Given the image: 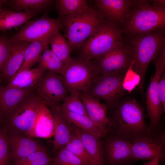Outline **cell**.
<instances>
[{
    "label": "cell",
    "mask_w": 165,
    "mask_h": 165,
    "mask_svg": "<svg viewBox=\"0 0 165 165\" xmlns=\"http://www.w3.org/2000/svg\"><path fill=\"white\" fill-rule=\"evenodd\" d=\"M7 0H0V13L3 9L2 6L4 4L6 3Z\"/></svg>",
    "instance_id": "cell-41"
},
{
    "label": "cell",
    "mask_w": 165,
    "mask_h": 165,
    "mask_svg": "<svg viewBox=\"0 0 165 165\" xmlns=\"http://www.w3.org/2000/svg\"><path fill=\"white\" fill-rule=\"evenodd\" d=\"M6 134L11 158L13 161L44 148L32 137L18 133Z\"/></svg>",
    "instance_id": "cell-16"
},
{
    "label": "cell",
    "mask_w": 165,
    "mask_h": 165,
    "mask_svg": "<svg viewBox=\"0 0 165 165\" xmlns=\"http://www.w3.org/2000/svg\"><path fill=\"white\" fill-rule=\"evenodd\" d=\"M53 161V165H86L65 147L58 151Z\"/></svg>",
    "instance_id": "cell-34"
},
{
    "label": "cell",
    "mask_w": 165,
    "mask_h": 165,
    "mask_svg": "<svg viewBox=\"0 0 165 165\" xmlns=\"http://www.w3.org/2000/svg\"><path fill=\"white\" fill-rule=\"evenodd\" d=\"M33 89H22L0 85V116L2 119Z\"/></svg>",
    "instance_id": "cell-22"
},
{
    "label": "cell",
    "mask_w": 165,
    "mask_h": 165,
    "mask_svg": "<svg viewBox=\"0 0 165 165\" xmlns=\"http://www.w3.org/2000/svg\"><path fill=\"white\" fill-rule=\"evenodd\" d=\"M60 105L49 108L54 118L55 124L52 151L56 152L65 147L69 142L73 132L69 123L62 116L60 110Z\"/></svg>",
    "instance_id": "cell-21"
},
{
    "label": "cell",
    "mask_w": 165,
    "mask_h": 165,
    "mask_svg": "<svg viewBox=\"0 0 165 165\" xmlns=\"http://www.w3.org/2000/svg\"><path fill=\"white\" fill-rule=\"evenodd\" d=\"M59 17L64 31V36L67 39L71 51L80 48L85 40L104 20L96 9L91 7Z\"/></svg>",
    "instance_id": "cell-4"
},
{
    "label": "cell",
    "mask_w": 165,
    "mask_h": 165,
    "mask_svg": "<svg viewBox=\"0 0 165 165\" xmlns=\"http://www.w3.org/2000/svg\"><path fill=\"white\" fill-rule=\"evenodd\" d=\"M9 37L5 35H0V74L7 58Z\"/></svg>",
    "instance_id": "cell-36"
},
{
    "label": "cell",
    "mask_w": 165,
    "mask_h": 165,
    "mask_svg": "<svg viewBox=\"0 0 165 165\" xmlns=\"http://www.w3.org/2000/svg\"><path fill=\"white\" fill-rule=\"evenodd\" d=\"M30 42L24 40L9 41L7 58L0 78L10 80L17 72L22 64L25 50Z\"/></svg>",
    "instance_id": "cell-18"
},
{
    "label": "cell",
    "mask_w": 165,
    "mask_h": 165,
    "mask_svg": "<svg viewBox=\"0 0 165 165\" xmlns=\"http://www.w3.org/2000/svg\"><path fill=\"white\" fill-rule=\"evenodd\" d=\"M43 49L41 42H30L25 50L22 64L17 72L31 69L35 64L38 63Z\"/></svg>",
    "instance_id": "cell-30"
},
{
    "label": "cell",
    "mask_w": 165,
    "mask_h": 165,
    "mask_svg": "<svg viewBox=\"0 0 165 165\" xmlns=\"http://www.w3.org/2000/svg\"><path fill=\"white\" fill-rule=\"evenodd\" d=\"M51 50L65 65L71 61V50L65 38L59 31L53 35L49 41Z\"/></svg>",
    "instance_id": "cell-28"
},
{
    "label": "cell",
    "mask_w": 165,
    "mask_h": 165,
    "mask_svg": "<svg viewBox=\"0 0 165 165\" xmlns=\"http://www.w3.org/2000/svg\"><path fill=\"white\" fill-rule=\"evenodd\" d=\"M42 102L50 108L59 106L68 96V91L60 75L47 71L36 88Z\"/></svg>",
    "instance_id": "cell-13"
},
{
    "label": "cell",
    "mask_w": 165,
    "mask_h": 165,
    "mask_svg": "<svg viewBox=\"0 0 165 165\" xmlns=\"http://www.w3.org/2000/svg\"><path fill=\"white\" fill-rule=\"evenodd\" d=\"M79 95L87 116L98 127L105 136L108 131L106 126L110 123L107 116V105L101 103L99 99L86 94L80 93Z\"/></svg>",
    "instance_id": "cell-17"
},
{
    "label": "cell",
    "mask_w": 165,
    "mask_h": 165,
    "mask_svg": "<svg viewBox=\"0 0 165 165\" xmlns=\"http://www.w3.org/2000/svg\"><path fill=\"white\" fill-rule=\"evenodd\" d=\"M132 147L131 142L111 132L105 142H103L105 162L106 161L108 165H114L133 160Z\"/></svg>",
    "instance_id": "cell-15"
},
{
    "label": "cell",
    "mask_w": 165,
    "mask_h": 165,
    "mask_svg": "<svg viewBox=\"0 0 165 165\" xmlns=\"http://www.w3.org/2000/svg\"><path fill=\"white\" fill-rule=\"evenodd\" d=\"M127 34L128 38L125 42L133 61L132 68L140 78L138 85L143 90L148 66L158 57L165 45L164 29L144 34Z\"/></svg>",
    "instance_id": "cell-2"
},
{
    "label": "cell",
    "mask_w": 165,
    "mask_h": 165,
    "mask_svg": "<svg viewBox=\"0 0 165 165\" xmlns=\"http://www.w3.org/2000/svg\"><path fill=\"white\" fill-rule=\"evenodd\" d=\"M65 147L86 165H91L90 159L82 142L74 132Z\"/></svg>",
    "instance_id": "cell-33"
},
{
    "label": "cell",
    "mask_w": 165,
    "mask_h": 165,
    "mask_svg": "<svg viewBox=\"0 0 165 165\" xmlns=\"http://www.w3.org/2000/svg\"><path fill=\"white\" fill-rule=\"evenodd\" d=\"M160 160L158 157H156L144 163L143 165H159Z\"/></svg>",
    "instance_id": "cell-39"
},
{
    "label": "cell",
    "mask_w": 165,
    "mask_h": 165,
    "mask_svg": "<svg viewBox=\"0 0 165 165\" xmlns=\"http://www.w3.org/2000/svg\"><path fill=\"white\" fill-rule=\"evenodd\" d=\"M165 27V6H154L149 1L136 0L121 28L123 33L141 35Z\"/></svg>",
    "instance_id": "cell-3"
},
{
    "label": "cell",
    "mask_w": 165,
    "mask_h": 165,
    "mask_svg": "<svg viewBox=\"0 0 165 165\" xmlns=\"http://www.w3.org/2000/svg\"><path fill=\"white\" fill-rule=\"evenodd\" d=\"M43 53L37 68L61 75L65 65L59 58L48 46H44Z\"/></svg>",
    "instance_id": "cell-27"
},
{
    "label": "cell",
    "mask_w": 165,
    "mask_h": 165,
    "mask_svg": "<svg viewBox=\"0 0 165 165\" xmlns=\"http://www.w3.org/2000/svg\"><path fill=\"white\" fill-rule=\"evenodd\" d=\"M125 74L99 75L86 94L105 101L112 111L118 105L124 94L123 84Z\"/></svg>",
    "instance_id": "cell-10"
},
{
    "label": "cell",
    "mask_w": 165,
    "mask_h": 165,
    "mask_svg": "<svg viewBox=\"0 0 165 165\" xmlns=\"http://www.w3.org/2000/svg\"><path fill=\"white\" fill-rule=\"evenodd\" d=\"M96 9L104 20L121 28L129 17L133 7V0H96Z\"/></svg>",
    "instance_id": "cell-14"
},
{
    "label": "cell",
    "mask_w": 165,
    "mask_h": 165,
    "mask_svg": "<svg viewBox=\"0 0 165 165\" xmlns=\"http://www.w3.org/2000/svg\"><path fill=\"white\" fill-rule=\"evenodd\" d=\"M60 110L62 116L68 123L72 124L97 138H101L104 136L98 127L88 116L71 112L63 108L61 105Z\"/></svg>",
    "instance_id": "cell-24"
},
{
    "label": "cell",
    "mask_w": 165,
    "mask_h": 165,
    "mask_svg": "<svg viewBox=\"0 0 165 165\" xmlns=\"http://www.w3.org/2000/svg\"><path fill=\"white\" fill-rule=\"evenodd\" d=\"M135 161L133 160L129 161L119 163L114 165H133Z\"/></svg>",
    "instance_id": "cell-40"
},
{
    "label": "cell",
    "mask_w": 165,
    "mask_h": 165,
    "mask_svg": "<svg viewBox=\"0 0 165 165\" xmlns=\"http://www.w3.org/2000/svg\"><path fill=\"white\" fill-rule=\"evenodd\" d=\"M69 124L72 130L82 142L90 159L91 165H105L103 141L101 138L86 132L72 124Z\"/></svg>",
    "instance_id": "cell-19"
},
{
    "label": "cell",
    "mask_w": 165,
    "mask_h": 165,
    "mask_svg": "<svg viewBox=\"0 0 165 165\" xmlns=\"http://www.w3.org/2000/svg\"><path fill=\"white\" fill-rule=\"evenodd\" d=\"M53 160L44 148L14 161L12 165H48Z\"/></svg>",
    "instance_id": "cell-31"
},
{
    "label": "cell",
    "mask_w": 165,
    "mask_h": 165,
    "mask_svg": "<svg viewBox=\"0 0 165 165\" xmlns=\"http://www.w3.org/2000/svg\"><path fill=\"white\" fill-rule=\"evenodd\" d=\"M55 131V122L52 114L49 107L42 103L31 137L50 138L54 136Z\"/></svg>",
    "instance_id": "cell-20"
},
{
    "label": "cell",
    "mask_w": 165,
    "mask_h": 165,
    "mask_svg": "<svg viewBox=\"0 0 165 165\" xmlns=\"http://www.w3.org/2000/svg\"><path fill=\"white\" fill-rule=\"evenodd\" d=\"M158 91L161 104L165 111V71L162 73L160 79Z\"/></svg>",
    "instance_id": "cell-37"
},
{
    "label": "cell",
    "mask_w": 165,
    "mask_h": 165,
    "mask_svg": "<svg viewBox=\"0 0 165 165\" xmlns=\"http://www.w3.org/2000/svg\"><path fill=\"white\" fill-rule=\"evenodd\" d=\"M123 33L121 28L104 20L80 48L79 57L90 61L102 57L123 39Z\"/></svg>",
    "instance_id": "cell-6"
},
{
    "label": "cell",
    "mask_w": 165,
    "mask_h": 165,
    "mask_svg": "<svg viewBox=\"0 0 165 165\" xmlns=\"http://www.w3.org/2000/svg\"><path fill=\"white\" fill-rule=\"evenodd\" d=\"M160 126L152 129L145 135L136 139L132 144V159L150 160L156 157L165 164V134Z\"/></svg>",
    "instance_id": "cell-9"
},
{
    "label": "cell",
    "mask_w": 165,
    "mask_h": 165,
    "mask_svg": "<svg viewBox=\"0 0 165 165\" xmlns=\"http://www.w3.org/2000/svg\"><path fill=\"white\" fill-rule=\"evenodd\" d=\"M37 14L29 12L3 9L0 13V31H4L25 24Z\"/></svg>",
    "instance_id": "cell-25"
},
{
    "label": "cell",
    "mask_w": 165,
    "mask_h": 165,
    "mask_svg": "<svg viewBox=\"0 0 165 165\" xmlns=\"http://www.w3.org/2000/svg\"><path fill=\"white\" fill-rule=\"evenodd\" d=\"M110 117V132L132 144L149 132L145 120L143 107L134 100L120 102L112 110Z\"/></svg>",
    "instance_id": "cell-1"
},
{
    "label": "cell",
    "mask_w": 165,
    "mask_h": 165,
    "mask_svg": "<svg viewBox=\"0 0 165 165\" xmlns=\"http://www.w3.org/2000/svg\"><path fill=\"white\" fill-rule=\"evenodd\" d=\"M55 1L52 0H12L6 3L16 11L29 12L36 14L46 10Z\"/></svg>",
    "instance_id": "cell-26"
},
{
    "label": "cell",
    "mask_w": 165,
    "mask_h": 165,
    "mask_svg": "<svg viewBox=\"0 0 165 165\" xmlns=\"http://www.w3.org/2000/svg\"><path fill=\"white\" fill-rule=\"evenodd\" d=\"M42 103L31 92L6 115L2 129L6 133H18L31 137Z\"/></svg>",
    "instance_id": "cell-5"
},
{
    "label": "cell",
    "mask_w": 165,
    "mask_h": 165,
    "mask_svg": "<svg viewBox=\"0 0 165 165\" xmlns=\"http://www.w3.org/2000/svg\"><path fill=\"white\" fill-rule=\"evenodd\" d=\"M11 153L6 133L0 129V165H9Z\"/></svg>",
    "instance_id": "cell-35"
},
{
    "label": "cell",
    "mask_w": 165,
    "mask_h": 165,
    "mask_svg": "<svg viewBox=\"0 0 165 165\" xmlns=\"http://www.w3.org/2000/svg\"><path fill=\"white\" fill-rule=\"evenodd\" d=\"M156 59L155 73L151 78L145 94L146 110L150 119L149 130L160 126L161 116L165 112L161 104L158 91L160 79L165 71V45Z\"/></svg>",
    "instance_id": "cell-12"
},
{
    "label": "cell",
    "mask_w": 165,
    "mask_h": 165,
    "mask_svg": "<svg viewBox=\"0 0 165 165\" xmlns=\"http://www.w3.org/2000/svg\"><path fill=\"white\" fill-rule=\"evenodd\" d=\"M68 93L77 91L86 93L98 77L92 61L79 57L72 60L65 65L60 75Z\"/></svg>",
    "instance_id": "cell-7"
},
{
    "label": "cell",
    "mask_w": 165,
    "mask_h": 165,
    "mask_svg": "<svg viewBox=\"0 0 165 165\" xmlns=\"http://www.w3.org/2000/svg\"><path fill=\"white\" fill-rule=\"evenodd\" d=\"M46 71L36 67L18 72L9 80L6 86L22 89L34 90L36 88Z\"/></svg>",
    "instance_id": "cell-23"
},
{
    "label": "cell",
    "mask_w": 165,
    "mask_h": 165,
    "mask_svg": "<svg viewBox=\"0 0 165 165\" xmlns=\"http://www.w3.org/2000/svg\"><path fill=\"white\" fill-rule=\"evenodd\" d=\"M55 8L59 17H62L90 8L85 0H57Z\"/></svg>",
    "instance_id": "cell-29"
},
{
    "label": "cell",
    "mask_w": 165,
    "mask_h": 165,
    "mask_svg": "<svg viewBox=\"0 0 165 165\" xmlns=\"http://www.w3.org/2000/svg\"><path fill=\"white\" fill-rule=\"evenodd\" d=\"M62 101L61 106L71 112L87 116L84 105L80 97V92L72 91Z\"/></svg>",
    "instance_id": "cell-32"
},
{
    "label": "cell",
    "mask_w": 165,
    "mask_h": 165,
    "mask_svg": "<svg viewBox=\"0 0 165 165\" xmlns=\"http://www.w3.org/2000/svg\"><path fill=\"white\" fill-rule=\"evenodd\" d=\"M132 60L130 51L122 39L106 54L92 61L99 75L125 74Z\"/></svg>",
    "instance_id": "cell-11"
},
{
    "label": "cell",
    "mask_w": 165,
    "mask_h": 165,
    "mask_svg": "<svg viewBox=\"0 0 165 165\" xmlns=\"http://www.w3.org/2000/svg\"><path fill=\"white\" fill-rule=\"evenodd\" d=\"M149 1L152 3V5L154 6H165V0H153Z\"/></svg>",
    "instance_id": "cell-38"
},
{
    "label": "cell",
    "mask_w": 165,
    "mask_h": 165,
    "mask_svg": "<svg viewBox=\"0 0 165 165\" xmlns=\"http://www.w3.org/2000/svg\"><path fill=\"white\" fill-rule=\"evenodd\" d=\"M2 120L1 118V116H0V125L1 124V123L2 122Z\"/></svg>",
    "instance_id": "cell-42"
},
{
    "label": "cell",
    "mask_w": 165,
    "mask_h": 165,
    "mask_svg": "<svg viewBox=\"0 0 165 165\" xmlns=\"http://www.w3.org/2000/svg\"><path fill=\"white\" fill-rule=\"evenodd\" d=\"M40 17L28 21L15 35L9 37L10 42L24 40L39 42L43 47L48 46L51 37L56 32L63 30L60 18L49 17L45 10Z\"/></svg>",
    "instance_id": "cell-8"
},
{
    "label": "cell",
    "mask_w": 165,
    "mask_h": 165,
    "mask_svg": "<svg viewBox=\"0 0 165 165\" xmlns=\"http://www.w3.org/2000/svg\"><path fill=\"white\" fill-rule=\"evenodd\" d=\"M50 165V164H49V165Z\"/></svg>",
    "instance_id": "cell-43"
}]
</instances>
